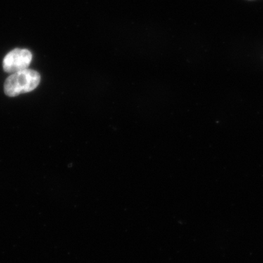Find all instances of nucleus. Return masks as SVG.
<instances>
[{"instance_id":"f257e3e1","label":"nucleus","mask_w":263,"mask_h":263,"mask_svg":"<svg viewBox=\"0 0 263 263\" xmlns=\"http://www.w3.org/2000/svg\"><path fill=\"white\" fill-rule=\"evenodd\" d=\"M41 82V76L37 71L27 70L19 71L9 76L5 81L4 91L9 97L30 92L37 87Z\"/></svg>"},{"instance_id":"f03ea898","label":"nucleus","mask_w":263,"mask_h":263,"mask_svg":"<svg viewBox=\"0 0 263 263\" xmlns=\"http://www.w3.org/2000/svg\"><path fill=\"white\" fill-rule=\"evenodd\" d=\"M32 54L29 50L15 48L10 51L3 60V70L8 73H15L28 69Z\"/></svg>"}]
</instances>
